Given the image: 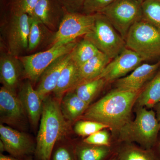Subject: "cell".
Returning a JSON list of instances; mask_svg holds the SVG:
<instances>
[{
    "instance_id": "1",
    "label": "cell",
    "mask_w": 160,
    "mask_h": 160,
    "mask_svg": "<svg viewBox=\"0 0 160 160\" xmlns=\"http://www.w3.org/2000/svg\"><path fill=\"white\" fill-rule=\"evenodd\" d=\"M140 92L115 89L88 107L84 117L107 125L112 131L119 132L130 121L132 107Z\"/></svg>"
},
{
    "instance_id": "2",
    "label": "cell",
    "mask_w": 160,
    "mask_h": 160,
    "mask_svg": "<svg viewBox=\"0 0 160 160\" xmlns=\"http://www.w3.org/2000/svg\"><path fill=\"white\" fill-rule=\"evenodd\" d=\"M67 128L60 103L47 97L43 101L42 113L36 144L34 154L38 160L51 159L56 144L66 135Z\"/></svg>"
},
{
    "instance_id": "3",
    "label": "cell",
    "mask_w": 160,
    "mask_h": 160,
    "mask_svg": "<svg viewBox=\"0 0 160 160\" xmlns=\"http://www.w3.org/2000/svg\"><path fill=\"white\" fill-rule=\"evenodd\" d=\"M160 124L155 112L144 107H138L136 117L119 131V139L127 142H135L142 148L150 149L157 139Z\"/></svg>"
},
{
    "instance_id": "4",
    "label": "cell",
    "mask_w": 160,
    "mask_h": 160,
    "mask_svg": "<svg viewBox=\"0 0 160 160\" xmlns=\"http://www.w3.org/2000/svg\"><path fill=\"white\" fill-rule=\"evenodd\" d=\"M125 41L126 48L145 61L160 58V29L143 19L130 28Z\"/></svg>"
},
{
    "instance_id": "5",
    "label": "cell",
    "mask_w": 160,
    "mask_h": 160,
    "mask_svg": "<svg viewBox=\"0 0 160 160\" xmlns=\"http://www.w3.org/2000/svg\"><path fill=\"white\" fill-rule=\"evenodd\" d=\"M94 25L84 38L112 60L126 48L125 40L108 19L100 12L95 13Z\"/></svg>"
},
{
    "instance_id": "6",
    "label": "cell",
    "mask_w": 160,
    "mask_h": 160,
    "mask_svg": "<svg viewBox=\"0 0 160 160\" xmlns=\"http://www.w3.org/2000/svg\"><path fill=\"white\" fill-rule=\"evenodd\" d=\"M142 3L140 0H115L99 12L106 17L125 40L130 28L142 19Z\"/></svg>"
},
{
    "instance_id": "7",
    "label": "cell",
    "mask_w": 160,
    "mask_h": 160,
    "mask_svg": "<svg viewBox=\"0 0 160 160\" xmlns=\"http://www.w3.org/2000/svg\"><path fill=\"white\" fill-rule=\"evenodd\" d=\"M77 42L74 41L58 43L46 51L19 56L22 63L26 77L31 82H37L52 63L62 56L71 52Z\"/></svg>"
},
{
    "instance_id": "8",
    "label": "cell",
    "mask_w": 160,
    "mask_h": 160,
    "mask_svg": "<svg viewBox=\"0 0 160 160\" xmlns=\"http://www.w3.org/2000/svg\"><path fill=\"white\" fill-rule=\"evenodd\" d=\"M94 21V14L66 12L55 32L50 47L58 43L68 42L76 41L81 37H84L91 31Z\"/></svg>"
},
{
    "instance_id": "9",
    "label": "cell",
    "mask_w": 160,
    "mask_h": 160,
    "mask_svg": "<svg viewBox=\"0 0 160 160\" xmlns=\"http://www.w3.org/2000/svg\"><path fill=\"white\" fill-rule=\"evenodd\" d=\"M30 25V16L29 14L11 12L5 29L8 52L19 57L28 51Z\"/></svg>"
},
{
    "instance_id": "10",
    "label": "cell",
    "mask_w": 160,
    "mask_h": 160,
    "mask_svg": "<svg viewBox=\"0 0 160 160\" xmlns=\"http://www.w3.org/2000/svg\"><path fill=\"white\" fill-rule=\"evenodd\" d=\"M144 61H146L139 55L126 47L111 60L98 78H103L107 82H115L126 76Z\"/></svg>"
},
{
    "instance_id": "11",
    "label": "cell",
    "mask_w": 160,
    "mask_h": 160,
    "mask_svg": "<svg viewBox=\"0 0 160 160\" xmlns=\"http://www.w3.org/2000/svg\"><path fill=\"white\" fill-rule=\"evenodd\" d=\"M0 138L5 151L14 157L21 158L35 151L36 144L30 137L2 124L0 125Z\"/></svg>"
},
{
    "instance_id": "12",
    "label": "cell",
    "mask_w": 160,
    "mask_h": 160,
    "mask_svg": "<svg viewBox=\"0 0 160 160\" xmlns=\"http://www.w3.org/2000/svg\"><path fill=\"white\" fill-rule=\"evenodd\" d=\"M160 68V60L153 64L143 63L129 75L115 81V89L141 91Z\"/></svg>"
},
{
    "instance_id": "13",
    "label": "cell",
    "mask_w": 160,
    "mask_h": 160,
    "mask_svg": "<svg viewBox=\"0 0 160 160\" xmlns=\"http://www.w3.org/2000/svg\"><path fill=\"white\" fill-rule=\"evenodd\" d=\"M66 12L59 0H39L31 16L55 32Z\"/></svg>"
},
{
    "instance_id": "14",
    "label": "cell",
    "mask_w": 160,
    "mask_h": 160,
    "mask_svg": "<svg viewBox=\"0 0 160 160\" xmlns=\"http://www.w3.org/2000/svg\"><path fill=\"white\" fill-rule=\"evenodd\" d=\"M0 113L1 121L11 125L21 122L26 113L18 96L4 86L0 89Z\"/></svg>"
},
{
    "instance_id": "15",
    "label": "cell",
    "mask_w": 160,
    "mask_h": 160,
    "mask_svg": "<svg viewBox=\"0 0 160 160\" xmlns=\"http://www.w3.org/2000/svg\"><path fill=\"white\" fill-rule=\"evenodd\" d=\"M24 69L18 57L9 52L0 56V80L3 86L15 92Z\"/></svg>"
},
{
    "instance_id": "16",
    "label": "cell",
    "mask_w": 160,
    "mask_h": 160,
    "mask_svg": "<svg viewBox=\"0 0 160 160\" xmlns=\"http://www.w3.org/2000/svg\"><path fill=\"white\" fill-rule=\"evenodd\" d=\"M71 59V53L64 55L52 63L43 72L36 89L43 101L56 87L63 69Z\"/></svg>"
},
{
    "instance_id": "17",
    "label": "cell",
    "mask_w": 160,
    "mask_h": 160,
    "mask_svg": "<svg viewBox=\"0 0 160 160\" xmlns=\"http://www.w3.org/2000/svg\"><path fill=\"white\" fill-rule=\"evenodd\" d=\"M26 114L33 126H37L41 119L43 109V101L31 82H27L21 87L18 96Z\"/></svg>"
},
{
    "instance_id": "18",
    "label": "cell",
    "mask_w": 160,
    "mask_h": 160,
    "mask_svg": "<svg viewBox=\"0 0 160 160\" xmlns=\"http://www.w3.org/2000/svg\"><path fill=\"white\" fill-rule=\"evenodd\" d=\"M82 82L79 67L71 59L63 69L53 92L56 97L60 98L67 92L74 89Z\"/></svg>"
},
{
    "instance_id": "19",
    "label": "cell",
    "mask_w": 160,
    "mask_h": 160,
    "mask_svg": "<svg viewBox=\"0 0 160 160\" xmlns=\"http://www.w3.org/2000/svg\"><path fill=\"white\" fill-rule=\"evenodd\" d=\"M89 105L81 99L74 89L67 92L60 103L61 111L66 120L72 122L87 110Z\"/></svg>"
},
{
    "instance_id": "20",
    "label": "cell",
    "mask_w": 160,
    "mask_h": 160,
    "mask_svg": "<svg viewBox=\"0 0 160 160\" xmlns=\"http://www.w3.org/2000/svg\"><path fill=\"white\" fill-rule=\"evenodd\" d=\"M54 33L39 20L30 16L28 51H34L46 42L50 45Z\"/></svg>"
},
{
    "instance_id": "21",
    "label": "cell",
    "mask_w": 160,
    "mask_h": 160,
    "mask_svg": "<svg viewBox=\"0 0 160 160\" xmlns=\"http://www.w3.org/2000/svg\"><path fill=\"white\" fill-rule=\"evenodd\" d=\"M160 101V68L140 92L136 103L138 107H154Z\"/></svg>"
},
{
    "instance_id": "22",
    "label": "cell",
    "mask_w": 160,
    "mask_h": 160,
    "mask_svg": "<svg viewBox=\"0 0 160 160\" xmlns=\"http://www.w3.org/2000/svg\"><path fill=\"white\" fill-rule=\"evenodd\" d=\"M111 61L106 54L100 52L85 63L79 67L82 82L98 78Z\"/></svg>"
},
{
    "instance_id": "23",
    "label": "cell",
    "mask_w": 160,
    "mask_h": 160,
    "mask_svg": "<svg viewBox=\"0 0 160 160\" xmlns=\"http://www.w3.org/2000/svg\"><path fill=\"white\" fill-rule=\"evenodd\" d=\"M101 52L89 40L83 38L70 52L71 60L79 67Z\"/></svg>"
},
{
    "instance_id": "24",
    "label": "cell",
    "mask_w": 160,
    "mask_h": 160,
    "mask_svg": "<svg viewBox=\"0 0 160 160\" xmlns=\"http://www.w3.org/2000/svg\"><path fill=\"white\" fill-rule=\"evenodd\" d=\"M106 83L103 78H98L81 83L74 90L78 96L89 105Z\"/></svg>"
},
{
    "instance_id": "25",
    "label": "cell",
    "mask_w": 160,
    "mask_h": 160,
    "mask_svg": "<svg viewBox=\"0 0 160 160\" xmlns=\"http://www.w3.org/2000/svg\"><path fill=\"white\" fill-rule=\"evenodd\" d=\"M75 150L77 160H104L111 152L108 146L86 144L77 146Z\"/></svg>"
},
{
    "instance_id": "26",
    "label": "cell",
    "mask_w": 160,
    "mask_h": 160,
    "mask_svg": "<svg viewBox=\"0 0 160 160\" xmlns=\"http://www.w3.org/2000/svg\"><path fill=\"white\" fill-rule=\"evenodd\" d=\"M118 160H157L150 149L140 148L127 145L121 149L117 156Z\"/></svg>"
},
{
    "instance_id": "27",
    "label": "cell",
    "mask_w": 160,
    "mask_h": 160,
    "mask_svg": "<svg viewBox=\"0 0 160 160\" xmlns=\"http://www.w3.org/2000/svg\"><path fill=\"white\" fill-rule=\"evenodd\" d=\"M142 8L143 19L160 29V0H144Z\"/></svg>"
},
{
    "instance_id": "28",
    "label": "cell",
    "mask_w": 160,
    "mask_h": 160,
    "mask_svg": "<svg viewBox=\"0 0 160 160\" xmlns=\"http://www.w3.org/2000/svg\"><path fill=\"white\" fill-rule=\"evenodd\" d=\"M109 128V126L103 123L93 121H80L74 126V131L77 134L82 137H87L97 132Z\"/></svg>"
},
{
    "instance_id": "29",
    "label": "cell",
    "mask_w": 160,
    "mask_h": 160,
    "mask_svg": "<svg viewBox=\"0 0 160 160\" xmlns=\"http://www.w3.org/2000/svg\"><path fill=\"white\" fill-rule=\"evenodd\" d=\"M39 0H10V11L16 14L26 13L30 16Z\"/></svg>"
},
{
    "instance_id": "30",
    "label": "cell",
    "mask_w": 160,
    "mask_h": 160,
    "mask_svg": "<svg viewBox=\"0 0 160 160\" xmlns=\"http://www.w3.org/2000/svg\"><path fill=\"white\" fill-rule=\"evenodd\" d=\"M115 0H85L82 12L86 14H94L110 5Z\"/></svg>"
},
{
    "instance_id": "31",
    "label": "cell",
    "mask_w": 160,
    "mask_h": 160,
    "mask_svg": "<svg viewBox=\"0 0 160 160\" xmlns=\"http://www.w3.org/2000/svg\"><path fill=\"white\" fill-rule=\"evenodd\" d=\"M83 142L88 145L110 147V136L108 132L102 129L86 137Z\"/></svg>"
},
{
    "instance_id": "32",
    "label": "cell",
    "mask_w": 160,
    "mask_h": 160,
    "mask_svg": "<svg viewBox=\"0 0 160 160\" xmlns=\"http://www.w3.org/2000/svg\"><path fill=\"white\" fill-rule=\"evenodd\" d=\"M53 150L50 160H77L75 158V150L72 151L68 146H61Z\"/></svg>"
},
{
    "instance_id": "33",
    "label": "cell",
    "mask_w": 160,
    "mask_h": 160,
    "mask_svg": "<svg viewBox=\"0 0 160 160\" xmlns=\"http://www.w3.org/2000/svg\"><path fill=\"white\" fill-rule=\"evenodd\" d=\"M67 12H82L85 0H59Z\"/></svg>"
},
{
    "instance_id": "34",
    "label": "cell",
    "mask_w": 160,
    "mask_h": 160,
    "mask_svg": "<svg viewBox=\"0 0 160 160\" xmlns=\"http://www.w3.org/2000/svg\"><path fill=\"white\" fill-rule=\"evenodd\" d=\"M0 160H20V158L8 156L5 155L2 153H1L0 154Z\"/></svg>"
},
{
    "instance_id": "35",
    "label": "cell",
    "mask_w": 160,
    "mask_h": 160,
    "mask_svg": "<svg viewBox=\"0 0 160 160\" xmlns=\"http://www.w3.org/2000/svg\"><path fill=\"white\" fill-rule=\"evenodd\" d=\"M154 107L155 108V113L157 118L160 124V101Z\"/></svg>"
},
{
    "instance_id": "36",
    "label": "cell",
    "mask_w": 160,
    "mask_h": 160,
    "mask_svg": "<svg viewBox=\"0 0 160 160\" xmlns=\"http://www.w3.org/2000/svg\"><path fill=\"white\" fill-rule=\"evenodd\" d=\"M158 152L159 155L160 157V140L158 144Z\"/></svg>"
},
{
    "instance_id": "37",
    "label": "cell",
    "mask_w": 160,
    "mask_h": 160,
    "mask_svg": "<svg viewBox=\"0 0 160 160\" xmlns=\"http://www.w3.org/2000/svg\"><path fill=\"white\" fill-rule=\"evenodd\" d=\"M109 160H118L117 156L113 157H112L111 158L109 159Z\"/></svg>"
},
{
    "instance_id": "38",
    "label": "cell",
    "mask_w": 160,
    "mask_h": 160,
    "mask_svg": "<svg viewBox=\"0 0 160 160\" xmlns=\"http://www.w3.org/2000/svg\"><path fill=\"white\" fill-rule=\"evenodd\" d=\"M26 160H34L32 158H30V157H28L27 158H26Z\"/></svg>"
},
{
    "instance_id": "39",
    "label": "cell",
    "mask_w": 160,
    "mask_h": 160,
    "mask_svg": "<svg viewBox=\"0 0 160 160\" xmlns=\"http://www.w3.org/2000/svg\"><path fill=\"white\" fill-rule=\"evenodd\" d=\"M140 1H141V2H143V1H144V0H140Z\"/></svg>"
}]
</instances>
